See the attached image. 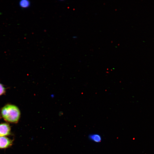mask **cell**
Segmentation results:
<instances>
[{
	"label": "cell",
	"instance_id": "obj_4",
	"mask_svg": "<svg viewBox=\"0 0 154 154\" xmlns=\"http://www.w3.org/2000/svg\"><path fill=\"white\" fill-rule=\"evenodd\" d=\"M89 139L92 141L97 143L101 142L102 140L101 136L97 133L91 134L89 135Z\"/></svg>",
	"mask_w": 154,
	"mask_h": 154
},
{
	"label": "cell",
	"instance_id": "obj_3",
	"mask_svg": "<svg viewBox=\"0 0 154 154\" xmlns=\"http://www.w3.org/2000/svg\"><path fill=\"white\" fill-rule=\"evenodd\" d=\"M13 140L6 136L0 137V149H7L13 144Z\"/></svg>",
	"mask_w": 154,
	"mask_h": 154
},
{
	"label": "cell",
	"instance_id": "obj_2",
	"mask_svg": "<svg viewBox=\"0 0 154 154\" xmlns=\"http://www.w3.org/2000/svg\"><path fill=\"white\" fill-rule=\"evenodd\" d=\"M11 134V127L8 123H0V137L9 136Z\"/></svg>",
	"mask_w": 154,
	"mask_h": 154
},
{
	"label": "cell",
	"instance_id": "obj_7",
	"mask_svg": "<svg viewBox=\"0 0 154 154\" xmlns=\"http://www.w3.org/2000/svg\"><path fill=\"white\" fill-rule=\"evenodd\" d=\"M1 115H0V119L1 118Z\"/></svg>",
	"mask_w": 154,
	"mask_h": 154
},
{
	"label": "cell",
	"instance_id": "obj_1",
	"mask_svg": "<svg viewBox=\"0 0 154 154\" xmlns=\"http://www.w3.org/2000/svg\"><path fill=\"white\" fill-rule=\"evenodd\" d=\"M0 115L7 122L17 123L20 119L21 113L20 109L17 106L8 104L1 109Z\"/></svg>",
	"mask_w": 154,
	"mask_h": 154
},
{
	"label": "cell",
	"instance_id": "obj_6",
	"mask_svg": "<svg viewBox=\"0 0 154 154\" xmlns=\"http://www.w3.org/2000/svg\"><path fill=\"white\" fill-rule=\"evenodd\" d=\"M6 92V88L2 84L0 83V96L5 94Z\"/></svg>",
	"mask_w": 154,
	"mask_h": 154
},
{
	"label": "cell",
	"instance_id": "obj_5",
	"mask_svg": "<svg viewBox=\"0 0 154 154\" xmlns=\"http://www.w3.org/2000/svg\"><path fill=\"white\" fill-rule=\"evenodd\" d=\"M19 4L21 7L23 8H27L29 7L31 3L29 1L22 0L20 1Z\"/></svg>",
	"mask_w": 154,
	"mask_h": 154
}]
</instances>
